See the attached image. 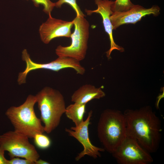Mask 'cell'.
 <instances>
[{
	"label": "cell",
	"instance_id": "obj_20",
	"mask_svg": "<svg viewBox=\"0 0 164 164\" xmlns=\"http://www.w3.org/2000/svg\"><path fill=\"white\" fill-rule=\"evenodd\" d=\"M5 151L0 149V164H8L9 160L4 156Z\"/></svg>",
	"mask_w": 164,
	"mask_h": 164
},
{
	"label": "cell",
	"instance_id": "obj_2",
	"mask_svg": "<svg viewBox=\"0 0 164 164\" xmlns=\"http://www.w3.org/2000/svg\"><path fill=\"white\" fill-rule=\"evenodd\" d=\"M97 131L98 137L104 149L112 154L127 136L124 114L118 110H104L100 116Z\"/></svg>",
	"mask_w": 164,
	"mask_h": 164
},
{
	"label": "cell",
	"instance_id": "obj_3",
	"mask_svg": "<svg viewBox=\"0 0 164 164\" xmlns=\"http://www.w3.org/2000/svg\"><path fill=\"white\" fill-rule=\"evenodd\" d=\"M45 132L51 133L59 125L66 110L64 97L58 91L46 87L35 96Z\"/></svg>",
	"mask_w": 164,
	"mask_h": 164
},
{
	"label": "cell",
	"instance_id": "obj_7",
	"mask_svg": "<svg viewBox=\"0 0 164 164\" xmlns=\"http://www.w3.org/2000/svg\"><path fill=\"white\" fill-rule=\"evenodd\" d=\"M22 58L26 63L25 70L19 73L17 81L19 84L26 82L27 75L31 71L39 69H45L58 72L64 68H71L74 69L77 73L83 75L85 72V68L80 64V61L68 57H58L56 60L45 63H39L34 62L30 58L26 49L22 53Z\"/></svg>",
	"mask_w": 164,
	"mask_h": 164
},
{
	"label": "cell",
	"instance_id": "obj_5",
	"mask_svg": "<svg viewBox=\"0 0 164 164\" xmlns=\"http://www.w3.org/2000/svg\"><path fill=\"white\" fill-rule=\"evenodd\" d=\"M74 29L70 38L71 44L68 46H58L55 50L58 57H68L79 61L85 58L89 37V23L84 16H77L72 20Z\"/></svg>",
	"mask_w": 164,
	"mask_h": 164
},
{
	"label": "cell",
	"instance_id": "obj_22",
	"mask_svg": "<svg viewBox=\"0 0 164 164\" xmlns=\"http://www.w3.org/2000/svg\"><path fill=\"white\" fill-rule=\"evenodd\" d=\"M164 97V91L162 94H160L158 97V100L157 102L156 106L158 108L159 107V104L161 98H162Z\"/></svg>",
	"mask_w": 164,
	"mask_h": 164
},
{
	"label": "cell",
	"instance_id": "obj_14",
	"mask_svg": "<svg viewBox=\"0 0 164 164\" xmlns=\"http://www.w3.org/2000/svg\"><path fill=\"white\" fill-rule=\"evenodd\" d=\"M86 104L74 103L66 107L65 112L67 117L77 126L84 120Z\"/></svg>",
	"mask_w": 164,
	"mask_h": 164
},
{
	"label": "cell",
	"instance_id": "obj_19",
	"mask_svg": "<svg viewBox=\"0 0 164 164\" xmlns=\"http://www.w3.org/2000/svg\"><path fill=\"white\" fill-rule=\"evenodd\" d=\"M8 164H35V163L34 162L26 159H22L18 157H15L9 160Z\"/></svg>",
	"mask_w": 164,
	"mask_h": 164
},
{
	"label": "cell",
	"instance_id": "obj_17",
	"mask_svg": "<svg viewBox=\"0 0 164 164\" xmlns=\"http://www.w3.org/2000/svg\"><path fill=\"white\" fill-rule=\"evenodd\" d=\"M66 3L70 5L75 12L77 16H85V15L77 5L76 0H58L55 3V7L60 8L62 5Z\"/></svg>",
	"mask_w": 164,
	"mask_h": 164
},
{
	"label": "cell",
	"instance_id": "obj_16",
	"mask_svg": "<svg viewBox=\"0 0 164 164\" xmlns=\"http://www.w3.org/2000/svg\"><path fill=\"white\" fill-rule=\"evenodd\" d=\"M33 138L35 145L40 149H46L51 145V142L50 138L43 133H37Z\"/></svg>",
	"mask_w": 164,
	"mask_h": 164
},
{
	"label": "cell",
	"instance_id": "obj_10",
	"mask_svg": "<svg viewBox=\"0 0 164 164\" xmlns=\"http://www.w3.org/2000/svg\"><path fill=\"white\" fill-rule=\"evenodd\" d=\"M47 20L40 26L39 33L41 41L48 44L53 39L61 37L70 38L73 22L67 21L53 17L49 14Z\"/></svg>",
	"mask_w": 164,
	"mask_h": 164
},
{
	"label": "cell",
	"instance_id": "obj_13",
	"mask_svg": "<svg viewBox=\"0 0 164 164\" xmlns=\"http://www.w3.org/2000/svg\"><path fill=\"white\" fill-rule=\"evenodd\" d=\"M105 96L101 87L96 88L94 85L86 84L82 85L73 93L72 101L80 104H86L94 99H99Z\"/></svg>",
	"mask_w": 164,
	"mask_h": 164
},
{
	"label": "cell",
	"instance_id": "obj_11",
	"mask_svg": "<svg viewBox=\"0 0 164 164\" xmlns=\"http://www.w3.org/2000/svg\"><path fill=\"white\" fill-rule=\"evenodd\" d=\"M160 8L157 5L146 9L139 5H135L127 11L113 12L110 17L113 29L115 30L125 24H135L146 15L157 16L160 13Z\"/></svg>",
	"mask_w": 164,
	"mask_h": 164
},
{
	"label": "cell",
	"instance_id": "obj_9",
	"mask_svg": "<svg viewBox=\"0 0 164 164\" xmlns=\"http://www.w3.org/2000/svg\"><path fill=\"white\" fill-rule=\"evenodd\" d=\"M93 111L91 110L88 113L87 118L77 126L72 127L70 129L66 128L65 131L69 135L77 139L83 146L84 149L76 156L75 159L78 161L85 155L94 159L101 156L100 152L104 151V149L95 146L90 140L88 133V126Z\"/></svg>",
	"mask_w": 164,
	"mask_h": 164
},
{
	"label": "cell",
	"instance_id": "obj_6",
	"mask_svg": "<svg viewBox=\"0 0 164 164\" xmlns=\"http://www.w3.org/2000/svg\"><path fill=\"white\" fill-rule=\"evenodd\" d=\"M0 149L9 152L10 159L24 158L35 162L39 155L26 135L14 131H8L0 135Z\"/></svg>",
	"mask_w": 164,
	"mask_h": 164
},
{
	"label": "cell",
	"instance_id": "obj_4",
	"mask_svg": "<svg viewBox=\"0 0 164 164\" xmlns=\"http://www.w3.org/2000/svg\"><path fill=\"white\" fill-rule=\"evenodd\" d=\"M36 103L35 96L30 94L22 104L18 107L11 106L5 112L14 130L30 138H33L37 133L45 132L41 121L34 111V106Z\"/></svg>",
	"mask_w": 164,
	"mask_h": 164
},
{
	"label": "cell",
	"instance_id": "obj_18",
	"mask_svg": "<svg viewBox=\"0 0 164 164\" xmlns=\"http://www.w3.org/2000/svg\"><path fill=\"white\" fill-rule=\"evenodd\" d=\"M36 6H39L40 5L43 7V11L46 14L49 15L51 14L54 7L55 3L50 0H31Z\"/></svg>",
	"mask_w": 164,
	"mask_h": 164
},
{
	"label": "cell",
	"instance_id": "obj_12",
	"mask_svg": "<svg viewBox=\"0 0 164 164\" xmlns=\"http://www.w3.org/2000/svg\"><path fill=\"white\" fill-rule=\"evenodd\" d=\"M97 9L94 10L86 9L85 12L88 15L96 13L99 14L102 19V22L105 32L109 36L110 42V48L107 52V56L108 59L111 58L110 55L112 51L117 50L122 52L124 49L115 43L113 36V28L110 17L113 12L111 9V5L113 1L111 0H95Z\"/></svg>",
	"mask_w": 164,
	"mask_h": 164
},
{
	"label": "cell",
	"instance_id": "obj_15",
	"mask_svg": "<svg viewBox=\"0 0 164 164\" xmlns=\"http://www.w3.org/2000/svg\"><path fill=\"white\" fill-rule=\"evenodd\" d=\"M134 5L130 0H116L111 5V9L113 12H125Z\"/></svg>",
	"mask_w": 164,
	"mask_h": 164
},
{
	"label": "cell",
	"instance_id": "obj_21",
	"mask_svg": "<svg viewBox=\"0 0 164 164\" xmlns=\"http://www.w3.org/2000/svg\"><path fill=\"white\" fill-rule=\"evenodd\" d=\"M35 164H49L50 163L41 159H38L35 162Z\"/></svg>",
	"mask_w": 164,
	"mask_h": 164
},
{
	"label": "cell",
	"instance_id": "obj_1",
	"mask_svg": "<svg viewBox=\"0 0 164 164\" xmlns=\"http://www.w3.org/2000/svg\"><path fill=\"white\" fill-rule=\"evenodd\" d=\"M127 136L136 140L150 153L158 149L161 137V121L151 107L127 109L123 113Z\"/></svg>",
	"mask_w": 164,
	"mask_h": 164
},
{
	"label": "cell",
	"instance_id": "obj_8",
	"mask_svg": "<svg viewBox=\"0 0 164 164\" xmlns=\"http://www.w3.org/2000/svg\"><path fill=\"white\" fill-rule=\"evenodd\" d=\"M112 154L119 164H150L153 161L150 153L127 136Z\"/></svg>",
	"mask_w": 164,
	"mask_h": 164
}]
</instances>
